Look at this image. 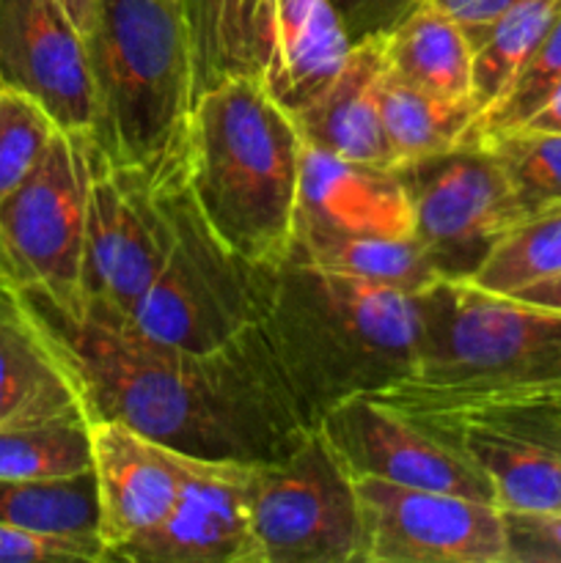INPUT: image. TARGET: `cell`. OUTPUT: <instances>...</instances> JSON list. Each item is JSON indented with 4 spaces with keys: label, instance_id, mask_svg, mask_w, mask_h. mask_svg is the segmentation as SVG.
<instances>
[{
    "label": "cell",
    "instance_id": "obj_1",
    "mask_svg": "<svg viewBox=\"0 0 561 563\" xmlns=\"http://www.w3.org/2000/svg\"><path fill=\"white\" fill-rule=\"evenodd\" d=\"M20 295L91 423H124L168 449L234 462L275 460L314 429L262 324L229 350L193 355L132 322L75 317L38 291Z\"/></svg>",
    "mask_w": 561,
    "mask_h": 563
},
{
    "label": "cell",
    "instance_id": "obj_2",
    "mask_svg": "<svg viewBox=\"0 0 561 563\" xmlns=\"http://www.w3.org/2000/svg\"><path fill=\"white\" fill-rule=\"evenodd\" d=\"M300 159L295 119L258 75L226 77L193 102L182 181L215 240L253 267L289 262Z\"/></svg>",
    "mask_w": 561,
    "mask_h": 563
},
{
    "label": "cell",
    "instance_id": "obj_3",
    "mask_svg": "<svg viewBox=\"0 0 561 563\" xmlns=\"http://www.w3.org/2000/svg\"><path fill=\"white\" fill-rule=\"evenodd\" d=\"M424 322V295L284 262L258 324L317 427L336 401L407 377Z\"/></svg>",
    "mask_w": 561,
    "mask_h": 563
},
{
    "label": "cell",
    "instance_id": "obj_4",
    "mask_svg": "<svg viewBox=\"0 0 561 563\" xmlns=\"http://www.w3.org/2000/svg\"><path fill=\"white\" fill-rule=\"evenodd\" d=\"M86 55L94 152L152 185L182 174L196 102L182 0H97Z\"/></svg>",
    "mask_w": 561,
    "mask_h": 563
},
{
    "label": "cell",
    "instance_id": "obj_5",
    "mask_svg": "<svg viewBox=\"0 0 561 563\" xmlns=\"http://www.w3.org/2000/svg\"><path fill=\"white\" fill-rule=\"evenodd\" d=\"M424 339L407 377L374 390L402 416L498 399H561V311L468 278L424 291Z\"/></svg>",
    "mask_w": 561,
    "mask_h": 563
},
{
    "label": "cell",
    "instance_id": "obj_6",
    "mask_svg": "<svg viewBox=\"0 0 561 563\" xmlns=\"http://www.w3.org/2000/svg\"><path fill=\"white\" fill-rule=\"evenodd\" d=\"M170 251L130 322L148 339L193 355L229 350L270 308L275 269L253 267L226 251L193 207L182 174L163 185Z\"/></svg>",
    "mask_w": 561,
    "mask_h": 563
},
{
    "label": "cell",
    "instance_id": "obj_7",
    "mask_svg": "<svg viewBox=\"0 0 561 563\" xmlns=\"http://www.w3.org/2000/svg\"><path fill=\"white\" fill-rule=\"evenodd\" d=\"M94 154L88 132L58 130L33 174L0 201V280L82 313V247Z\"/></svg>",
    "mask_w": 561,
    "mask_h": 563
},
{
    "label": "cell",
    "instance_id": "obj_8",
    "mask_svg": "<svg viewBox=\"0 0 561 563\" xmlns=\"http://www.w3.org/2000/svg\"><path fill=\"white\" fill-rule=\"evenodd\" d=\"M251 528L258 563H361L355 478L317 427L253 462Z\"/></svg>",
    "mask_w": 561,
    "mask_h": 563
},
{
    "label": "cell",
    "instance_id": "obj_9",
    "mask_svg": "<svg viewBox=\"0 0 561 563\" xmlns=\"http://www.w3.org/2000/svg\"><path fill=\"white\" fill-rule=\"evenodd\" d=\"M493 484L501 509L561 511V399H498L407 416Z\"/></svg>",
    "mask_w": 561,
    "mask_h": 563
},
{
    "label": "cell",
    "instance_id": "obj_10",
    "mask_svg": "<svg viewBox=\"0 0 561 563\" xmlns=\"http://www.w3.org/2000/svg\"><path fill=\"white\" fill-rule=\"evenodd\" d=\"M418 236L443 278H473L498 240L522 223L509 179L487 146L454 152L399 170Z\"/></svg>",
    "mask_w": 561,
    "mask_h": 563
},
{
    "label": "cell",
    "instance_id": "obj_11",
    "mask_svg": "<svg viewBox=\"0 0 561 563\" xmlns=\"http://www.w3.org/2000/svg\"><path fill=\"white\" fill-rule=\"evenodd\" d=\"M82 247V313L130 322L170 251L163 185L141 174L116 170L94 152Z\"/></svg>",
    "mask_w": 561,
    "mask_h": 563
},
{
    "label": "cell",
    "instance_id": "obj_12",
    "mask_svg": "<svg viewBox=\"0 0 561 563\" xmlns=\"http://www.w3.org/2000/svg\"><path fill=\"white\" fill-rule=\"evenodd\" d=\"M352 478L361 563H506L501 506L443 489Z\"/></svg>",
    "mask_w": 561,
    "mask_h": 563
},
{
    "label": "cell",
    "instance_id": "obj_13",
    "mask_svg": "<svg viewBox=\"0 0 561 563\" xmlns=\"http://www.w3.org/2000/svg\"><path fill=\"white\" fill-rule=\"evenodd\" d=\"M317 429L350 476L443 489L495 504L493 484L479 467L372 394L336 401L322 412Z\"/></svg>",
    "mask_w": 561,
    "mask_h": 563
},
{
    "label": "cell",
    "instance_id": "obj_14",
    "mask_svg": "<svg viewBox=\"0 0 561 563\" xmlns=\"http://www.w3.org/2000/svg\"><path fill=\"white\" fill-rule=\"evenodd\" d=\"M253 462L204 460L182 451V487L165 520L119 561L258 563L251 528Z\"/></svg>",
    "mask_w": 561,
    "mask_h": 563
},
{
    "label": "cell",
    "instance_id": "obj_15",
    "mask_svg": "<svg viewBox=\"0 0 561 563\" xmlns=\"http://www.w3.org/2000/svg\"><path fill=\"white\" fill-rule=\"evenodd\" d=\"M0 86L31 93L61 130L88 132L86 38L61 0H0Z\"/></svg>",
    "mask_w": 561,
    "mask_h": 563
},
{
    "label": "cell",
    "instance_id": "obj_16",
    "mask_svg": "<svg viewBox=\"0 0 561 563\" xmlns=\"http://www.w3.org/2000/svg\"><path fill=\"white\" fill-rule=\"evenodd\" d=\"M91 471L99 500V537L108 561L152 533L182 487V451L116 421L91 423Z\"/></svg>",
    "mask_w": 561,
    "mask_h": 563
},
{
    "label": "cell",
    "instance_id": "obj_17",
    "mask_svg": "<svg viewBox=\"0 0 561 563\" xmlns=\"http://www.w3.org/2000/svg\"><path fill=\"white\" fill-rule=\"evenodd\" d=\"M413 234V207L399 170L363 165L302 143L297 240Z\"/></svg>",
    "mask_w": 561,
    "mask_h": 563
},
{
    "label": "cell",
    "instance_id": "obj_18",
    "mask_svg": "<svg viewBox=\"0 0 561 563\" xmlns=\"http://www.w3.org/2000/svg\"><path fill=\"white\" fill-rule=\"evenodd\" d=\"M383 77V36L358 42L339 77L311 102L292 110L302 143L352 163L391 168L380 115Z\"/></svg>",
    "mask_w": 561,
    "mask_h": 563
},
{
    "label": "cell",
    "instance_id": "obj_19",
    "mask_svg": "<svg viewBox=\"0 0 561 563\" xmlns=\"http://www.w3.org/2000/svg\"><path fill=\"white\" fill-rule=\"evenodd\" d=\"M352 47L330 0H273L264 86L292 113L339 77Z\"/></svg>",
    "mask_w": 561,
    "mask_h": 563
},
{
    "label": "cell",
    "instance_id": "obj_20",
    "mask_svg": "<svg viewBox=\"0 0 561 563\" xmlns=\"http://www.w3.org/2000/svg\"><path fill=\"white\" fill-rule=\"evenodd\" d=\"M82 407L25 297L0 280V427Z\"/></svg>",
    "mask_w": 561,
    "mask_h": 563
},
{
    "label": "cell",
    "instance_id": "obj_21",
    "mask_svg": "<svg viewBox=\"0 0 561 563\" xmlns=\"http://www.w3.org/2000/svg\"><path fill=\"white\" fill-rule=\"evenodd\" d=\"M383 55L385 69L396 80L432 97L473 104L471 36L432 3H418L385 33Z\"/></svg>",
    "mask_w": 561,
    "mask_h": 563
},
{
    "label": "cell",
    "instance_id": "obj_22",
    "mask_svg": "<svg viewBox=\"0 0 561 563\" xmlns=\"http://www.w3.org/2000/svg\"><path fill=\"white\" fill-rule=\"evenodd\" d=\"M190 36L196 97L237 75L262 77L273 0H182Z\"/></svg>",
    "mask_w": 561,
    "mask_h": 563
},
{
    "label": "cell",
    "instance_id": "obj_23",
    "mask_svg": "<svg viewBox=\"0 0 561 563\" xmlns=\"http://www.w3.org/2000/svg\"><path fill=\"white\" fill-rule=\"evenodd\" d=\"M289 262L311 264L324 273L369 284L394 286L410 295H424L443 280L438 264L416 234L311 236L295 242Z\"/></svg>",
    "mask_w": 561,
    "mask_h": 563
},
{
    "label": "cell",
    "instance_id": "obj_24",
    "mask_svg": "<svg viewBox=\"0 0 561 563\" xmlns=\"http://www.w3.org/2000/svg\"><path fill=\"white\" fill-rule=\"evenodd\" d=\"M380 115L388 165L394 170H405L462 146L476 121V108L471 102H451L418 91L385 69Z\"/></svg>",
    "mask_w": 561,
    "mask_h": 563
},
{
    "label": "cell",
    "instance_id": "obj_25",
    "mask_svg": "<svg viewBox=\"0 0 561 563\" xmlns=\"http://www.w3.org/2000/svg\"><path fill=\"white\" fill-rule=\"evenodd\" d=\"M0 522L75 539L105 553L94 471L55 478H0Z\"/></svg>",
    "mask_w": 561,
    "mask_h": 563
},
{
    "label": "cell",
    "instance_id": "obj_26",
    "mask_svg": "<svg viewBox=\"0 0 561 563\" xmlns=\"http://www.w3.org/2000/svg\"><path fill=\"white\" fill-rule=\"evenodd\" d=\"M91 471V421L82 407L0 427V478H55Z\"/></svg>",
    "mask_w": 561,
    "mask_h": 563
},
{
    "label": "cell",
    "instance_id": "obj_27",
    "mask_svg": "<svg viewBox=\"0 0 561 563\" xmlns=\"http://www.w3.org/2000/svg\"><path fill=\"white\" fill-rule=\"evenodd\" d=\"M561 14V0H517L473 42L476 119L498 99Z\"/></svg>",
    "mask_w": 561,
    "mask_h": 563
},
{
    "label": "cell",
    "instance_id": "obj_28",
    "mask_svg": "<svg viewBox=\"0 0 561 563\" xmlns=\"http://www.w3.org/2000/svg\"><path fill=\"white\" fill-rule=\"evenodd\" d=\"M473 141L487 146L490 154L498 159L522 220L561 207V135L515 126Z\"/></svg>",
    "mask_w": 561,
    "mask_h": 563
},
{
    "label": "cell",
    "instance_id": "obj_29",
    "mask_svg": "<svg viewBox=\"0 0 561 563\" xmlns=\"http://www.w3.org/2000/svg\"><path fill=\"white\" fill-rule=\"evenodd\" d=\"M553 275H561V207L517 223L468 280L487 291L515 295Z\"/></svg>",
    "mask_w": 561,
    "mask_h": 563
},
{
    "label": "cell",
    "instance_id": "obj_30",
    "mask_svg": "<svg viewBox=\"0 0 561 563\" xmlns=\"http://www.w3.org/2000/svg\"><path fill=\"white\" fill-rule=\"evenodd\" d=\"M58 130L31 93L0 86V201L33 174Z\"/></svg>",
    "mask_w": 561,
    "mask_h": 563
},
{
    "label": "cell",
    "instance_id": "obj_31",
    "mask_svg": "<svg viewBox=\"0 0 561 563\" xmlns=\"http://www.w3.org/2000/svg\"><path fill=\"white\" fill-rule=\"evenodd\" d=\"M561 80V14L556 16L553 25L537 44L526 64L520 66L509 86L498 93L493 104L473 121V130L468 141L473 137L490 135V132L512 130L520 126L534 110L542 104V99L553 91L556 82Z\"/></svg>",
    "mask_w": 561,
    "mask_h": 563
},
{
    "label": "cell",
    "instance_id": "obj_32",
    "mask_svg": "<svg viewBox=\"0 0 561 563\" xmlns=\"http://www.w3.org/2000/svg\"><path fill=\"white\" fill-rule=\"evenodd\" d=\"M506 563H561V511L501 509Z\"/></svg>",
    "mask_w": 561,
    "mask_h": 563
},
{
    "label": "cell",
    "instance_id": "obj_33",
    "mask_svg": "<svg viewBox=\"0 0 561 563\" xmlns=\"http://www.w3.org/2000/svg\"><path fill=\"white\" fill-rule=\"evenodd\" d=\"M0 561L9 563H72L108 561L99 548L64 537L25 531V528L0 522Z\"/></svg>",
    "mask_w": 561,
    "mask_h": 563
},
{
    "label": "cell",
    "instance_id": "obj_34",
    "mask_svg": "<svg viewBox=\"0 0 561 563\" xmlns=\"http://www.w3.org/2000/svg\"><path fill=\"white\" fill-rule=\"evenodd\" d=\"M339 11L352 44L385 36L396 22L405 20L421 0H330Z\"/></svg>",
    "mask_w": 561,
    "mask_h": 563
},
{
    "label": "cell",
    "instance_id": "obj_35",
    "mask_svg": "<svg viewBox=\"0 0 561 563\" xmlns=\"http://www.w3.org/2000/svg\"><path fill=\"white\" fill-rule=\"evenodd\" d=\"M421 3H432L451 20L460 22L462 31L476 42L504 11H509L517 0H421Z\"/></svg>",
    "mask_w": 561,
    "mask_h": 563
},
{
    "label": "cell",
    "instance_id": "obj_36",
    "mask_svg": "<svg viewBox=\"0 0 561 563\" xmlns=\"http://www.w3.org/2000/svg\"><path fill=\"white\" fill-rule=\"evenodd\" d=\"M520 126H528V130H539V132H556L561 135V80L556 82L553 91L542 99L537 110L522 121ZM515 130V126H512Z\"/></svg>",
    "mask_w": 561,
    "mask_h": 563
},
{
    "label": "cell",
    "instance_id": "obj_37",
    "mask_svg": "<svg viewBox=\"0 0 561 563\" xmlns=\"http://www.w3.org/2000/svg\"><path fill=\"white\" fill-rule=\"evenodd\" d=\"M512 297H520V300L534 302V306L553 308V311H561V275H553V278L537 280V284L526 286V289H517Z\"/></svg>",
    "mask_w": 561,
    "mask_h": 563
},
{
    "label": "cell",
    "instance_id": "obj_38",
    "mask_svg": "<svg viewBox=\"0 0 561 563\" xmlns=\"http://www.w3.org/2000/svg\"><path fill=\"white\" fill-rule=\"evenodd\" d=\"M66 9V14L72 16V22L77 25V31L82 33V38H86L88 27H91L94 22V9H97V0H61Z\"/></svg>",
    "mask_w": 561,
    "mask_h": 563
}]
</instances>
